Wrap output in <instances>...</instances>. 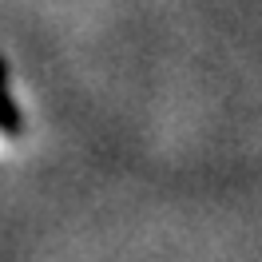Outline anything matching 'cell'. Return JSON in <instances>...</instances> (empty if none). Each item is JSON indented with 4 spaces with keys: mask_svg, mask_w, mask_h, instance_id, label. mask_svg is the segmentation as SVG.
Returning a JSON list of instances; mask_svg holds the SVG:
<instances>
[{
    "mask_svg": "<svg viewBox=\"0 0 262 262\" xmlns=\"http://www.w3.org/2000/svg\"><path fill=\"white\" fill-rule=\"evenodd\" d=\"M0 131H20V112H16V99L8 96V72H4V60H0Z\"/></svg>",
    "mask_w": 262,
    "mask_h": 262,
    "instance_id": "1",
    "label": "cell"
}]
</instances>
